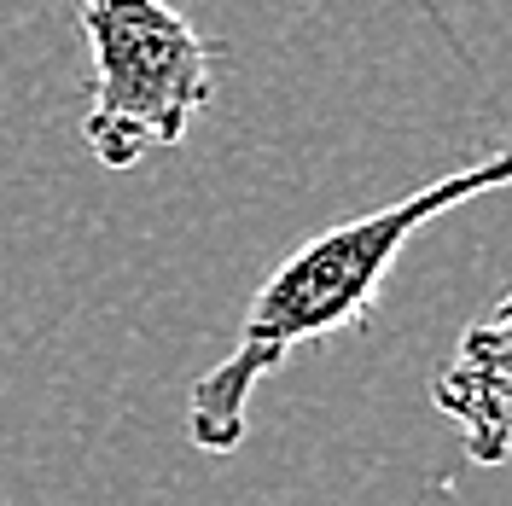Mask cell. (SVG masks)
<instances>
[{
  "label": "cell",
  "instance_id": "6da1fadb",
  "mask_svg": "<svg viewBox=\"0 0 512 506\" xmlns=\"http://www.w3.org/2000/svg\"><path fill=\"white\" fill-rule=\"evenodd\" d=\"M495 187H512V146L460 163L454 175L408 192V198H396L384 210H367L355 222H338L315 233V239H303L268 280L256 285L233 349L192 384V402H187L192 448L233 454L251 431L256 384L268 373H280L303 344L355 332L373 315L396 256L408 251V239H419V227H431L437 216H448V210H460V204H472V198Z\"/></svg>",
  "mask_w": 512,
  "mask_h": 506
},
{
  "label": "cell",
  "instance_id": "7a4b0ae2",
  "mask_svg": "<svg viewBox=\"0 0 512 506\" xmlns=\"http://www.w3.org/2000/svg\"><path fill=\"white\" fill-rule=\"evenodd\" d=\"M88 35V117L82 140L105 169H134L146 152L187 140V123L210 105L222 41L198 35L169 0H82Z\"/></svg>",
  "mask_w": 512,
  "mask_h": 506
},
{
  "label": "cell",
  "instance_id": "3957f363",
  "mask_svg": "<svg viewBox=\"0 0 512 506\" xmlns=\"http://www.w3.org/2000/svg\"><path fill=\"white\" fill-rule=\"evenodd\" d=\"M431 402L460 425L472 466H501L512 454V291L489 320L460 332L448 367L431 384Z\"/></svg>",
  "mask_w": 512,
  "mask_h": 506
}]
</instances>
